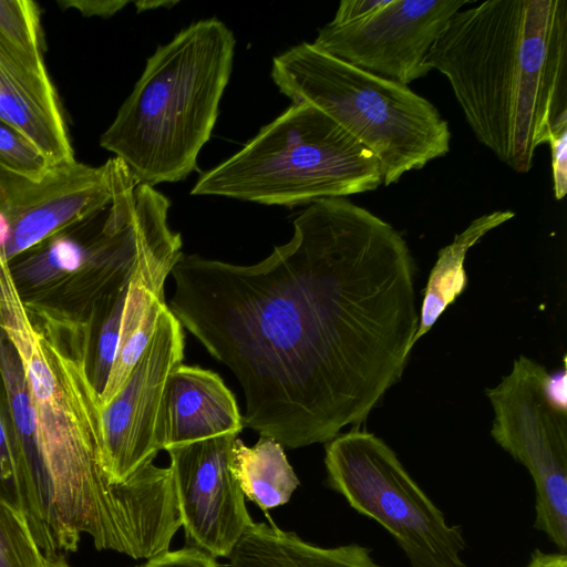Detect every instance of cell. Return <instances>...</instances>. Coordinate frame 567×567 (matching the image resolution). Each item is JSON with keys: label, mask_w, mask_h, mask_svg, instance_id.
Wrapping results in <instances>:
<instances>
[{"label": "cell", "mask_w": 567, "mask_h": 567, "mask_svg": "<svg viewBox=\"0 0 567 567\" xmlns=\"http://www.w3.org/2000/svg\"><path fill=\"white\" fill-rule=\"evenodd\" d=\"M173 315L237 378L244 427L298 449L359 425L401 379L417 330L402 235L346 197L311 203L249 266L182 256Z\"/></svg>", "instance_id": "1"}, {"label": "cell", "mask_w": 567, "mask_h": 567, "mask_svg": "<svg viewBox=\"0 0 567 567\" xmlns=\"http://www.w3.org/2000/svg\"><path fill=\"white\" fill-rule=\"evenodd\" d=\"M0 326L19 353L33 409L37 542L48 560L64 565L83 534L97 550L133 559L169 550L182 526L169 467L152 463L124 483L111 481L85 323L28 310L1 256Z\"/></svg>", "instance_id": "2"}, {"label": "cell", "mask_w": 567, "mask_h": 567, "mask_svg": "<svg viewBox=\"0 0 567 567\" xmlns=\"http://www.w3.org/2000/svg\"><path fill=\"white\" fill-rule=\"evenodd\" d=\"M425 64L443 74L475 137L517 173L567 117V0L461 9Z\"/></svg>", "instance_id": "3"}, {"label": "cell", "mask_w": 567, "mask_h": 567, "mask_svg": "<svg viewBox=\"0 0 567 567\" xmlns=\"http://www.w3.org/2000/svg\"><path fill=\"white\" fill-rule=\"evenodd\" d=\"M236 39L220 20L192 23L147 59L100 145L138 184L185 179L210 138L228 84Z\"/></svg>", "instance_id": "4"}, {"label": "cell", "mask_w": 567, "mask_h": 567, "mask_svg": "<svg viewBox=\"0 0 567 567\" xmlns=\"http://www.w3.org/2000/svg\"><path fill=\"white\" fill-rule=\"evenodd\" d=\"M169 207L164 194L126 168L105 207L8 262L24 307L85 322L96 301L131 277L146 248L175 234Z\"/></svg>", "instance_id": "5"}, {"label": "cell", "mask_w": 567, "mask_h": 567, "mask_svg": "<svg viewBox=\"0 0 567 567\" xmlns=\"http://www.w3.org/2000/svg\"><path fill=\"white\" fill-rule=\"evenodd\" d=\"M271 78L292 103L319 109L370 151L384 186L450 152L449 123L429 100L312 43L275 56Z\"/></svg>", "instance_id": "6"}, {"label": "cell", "mask_w": 567, "mask_h": 567, "mask_svg": "<svg viewBox=\"0 0 567 567\" xmlns=\"http://www.w3.org/2000/svg\"><path fill=\"white\" fill-rule=\"evenodd\" d=\"M374 155L319 109L292 103L237 153L204 173L192 195L293 207L377 189Z\"/></svg>", "instance_id": "7"}, {"label": "cell", "mask_w": 567, "mask_h": 567, "mask_svg": "<svg viewBox=\"0 0 567 567\" xmlns=\"http://www.w3.org/2000/svg\"><path fill=\"white\" fill-rule=\"evenodd\" d=\"M324 465L328 486L380 524L411 567H468L462 527L447 523L382 439L359 427L338 434L326 445Z\"/></svg>", "instance_id": "8"}, {"label": "cell", "mask_w": 567, "mask_h": 567, "mask_svg": "<svg viewBox=\"0 0 567 567\" xmlns=\"http://www.w3.org/2000/svg\"><path fill=\"white\" fill-rule=\"evenodd\" d=\"M547 377L544 365L519 355L486 396L494 411L492 437L534 481V528L566 553L567 409L549 398Z\"/></svg>", "instance_id": "9"}, {"label": "cell", "mask_w": 567, "mask_h": 567, "mask_svg": "<svg viewBox=\"0 0 567 567\" xmlns=\"http://www.w3.org/2000/svg\"><path fill=\"white\" fill-rule=\"evenodd\" d=\"M467 0H389L371 16L327 23L312 44L353 66L408 85L426 75L434 41Z\"/></svg>", "instance_id": "10"}, {"label": "cell", "mask_w": 567, "mask_h": 567, "mask_svg": "<svg viewBox=\"0 0 567 567\" xmlns=\"http://www.w3.org/2000/svg\"><path fill=\"white\" fill-rule=\"evenodd\" d=\"M184 328L165 306L150 343L120 392L101 409L106 472L121 484L153 463L161 451L157 422L166 382L183 363Z\"/></svg>", "instance_id": "11"}, {"label": "cell", "mask_w": 567, "mask_h": 567, "mask_svg": "<svg viewBox=\"0 0 567 567\" xmlns=\"http://www.w3.org/2000/svg\"><path fill=\"white\" fill-rule=\"evenodd\" d=\"M126 168L117 157L97 167L73 161L52 166L42 177L32 178L1 166L2 203L11 220L3 259L9 262L105 207Z\"/></svg>", "instance_id": "12"}, {"label": "cell", "mask_w": 567, "mask_h": 567, "mask_svg": "<svg viewBox=\"0 0 567 567\" xmlns=\"http://www.w3.org/2000/svg\"><path fill=\"white\" fill-rule=\"evenodd\" d=\"M237 434L168 449L181 527L186 545L213 558H228L254 524L230 470Z\"/></svg>", "instance_id": "13"}, {"label": "cell", "mask_w": 567, "mask_h": 567, "mask_svg": "<svg viewBox=\"0 0 567 567\" xmlns=\"http://www.w3.org/2000/svg\"><path fill=\"white\" fill-rule=\"evenodd\" d=\"M236 399L213 371L181 364L169 375L157 422L161 450L224 434H239Z\"/></svg>", "instance_id": "14"}, {"label": "cell", "mask_w": 567, "mask_h": 567, "mask_svg": "<svg viewBox=\"0 0 567 567\" xmlns=\"http://www.w3.org/2000/svg\"><path fill=\"white\" fill-rule=\"evenodd\" d=\"M359 544L321 547L272 522L254 523L229 555V567H382Z\"/></svg>", "instance_id": "15"}, {"label": "cell", "mask_w": 567, "mask_h": 567, "mask_svg": "<svg viewBox=\"0 0 567 567\" xmlns=\"http://www.w3.org/2000/svg\"><path fill=\"white\" fill-rule=\"evenodd\" d=\"M0 123L28 140L51 166L75 161L59 101H48L0 70Z\"/></svg>", "instance_id": "16"}, {"label": "cell", "mask_w": 567, "mask_h": 567, "mask_svg": "<svg viewBox=\"0 0 567 567\" xmlns=\"http://www.w3.org/2000/svg\"><path fill=\"white\" fill-rule=\"evenodd\" d=\"M515 216L512 210H494L475 218L453 241L443 247L431 270L413 346L434 326L440 316L465 290L467 276L464 269L466 252L488 231Z\"/></svg>", "instance_id": "17"}, {"label": "cell", "mask_w": 567, "mask_h": 567, "mask_svg": "<svg viewBox=\"0 0 567 567\" xmlns=\"http://www.w3.org/2000/svg\"><path fill=\"white\" fill-rule=\"evenodd\" d=\"M230 470L245 498L256 504L269 520L268 511L287 504L300 485L284 446L271 437L260 436L252 446L237 437Z\"/></svg>", "instance_id": "18"}, {"label": "cell", "mask_w": 567, "mask_h": 567, "mask_svg": "<svg viewBox=\"0 0 567 567\" xmlns=\"http://www.w3.org/2000/svg\"><path fill=\"white\" fill-rule=\"evenodd\" d=\"M0 69L49 78L42 50L40 10L31 0H0Z\"/></svg>", "instance_id": "19"}, {"label": "cell", "mask_w": 567, "mask_h": 567, "mask_svg": "<svg viewBox=\"0 0 567 567\" xmlns=\"http://www.w3.org/2000/svg\"><path fill=\"white\" fill-rule=\"evenodd\" d=\"M130 278L100 298L84 322L87 372L100 402L116 355Z\"/></svg>", "instance_id": "20"}, {"label": "cell", "mask_w": 567, "mask_h": 567, "mask_svg": "<svg viewBox=\"0 0 567 567\" xmlns=\"http://www.w3.org/2000/svg\"><path fill=\"white\" fill-rule=\"evenodd\" d=\"M0 495L25 516L32 532V509L6 383L0 370Z\"/></svg>", "instance_id": "21"}, {"label": "cell", "mask_w": 567, "mask_h": 567, "mask_svg": "<svg viewBox=\"0 0 567 567\" xmlns=\"http://www.w3.org/2000/svg\"><path fill=\"white\" fill-rule=\"evenodd\" d=\"M0 567H58L43 554L24 514L1 495Z\"/></svg>", "instance_id": "22"}, {"label": "cell", "mask_w": 567, "mask_h": 567, "mask_svg": "<svg viewBox=\"0 0 567 567\" xmlns=\"http://www.w3.org/2000/svg\"><path fill=\"white\" fill-rule=\"evenodd\" d=\"M0 166L21 175L40 178L52 166L22 135L0 123Z\"/></svg>", "instance_id": "23"}, {"label": "cell", "mask_w": 567, "mask_h": 567, "mask_svg": "<svg viewBox=\"0 0 567 567\" xmlns=\"http://www.w3.org/2000/svg\"><path fill=\"white\" fill-rule=\"evenodd\" d=\"M547 144L551 154L554 194L559 200L567 193V117L555 124Z\"/></svg>", "instance_id": "24"}, {"label": "cell", "mask_w": 567, "mask_h": 567, "mask_svg": "<svg viewBox=\"0 0 567 567\" xmlns=\"http://www.w3.org/2000/svg\"><path fill=\"white\" fill-rule=\"evenodd\" d=\"M135 567H220V565L216 558L186 545L175 550L169 549Z\"/></svg>", "instance_id": "25"}, {"label": "cell", "mask_w": 567, "mask_h": 567, "mask_svg": "<svg viewBox=\"0 0 567 567\" xmlns=\"http://www.w3.org/2000/svg\"><path fill=\"white\" fill-rule=\"evenodd\" d=\"M65 9L78 10L84 17L111 18L133 1L126 0H56Z\"/></svg>", "instance_id": "26"}, {"label": "cell", "mask_w": 567, "mask_h": 567, "mask_svg": "<svg viewBox=\"0 0 567 567\" xmlns=\"http://www.w3.org/2000/svg\"><path fill=\"white\" fill-rule=\"evenodd\" d=\"M388 2L389 0H343L330 22L346 24L362 20L383 8Z\"/></svg>", "instance_id": "27"}, {"label": "cell", "mask_w": 567, "mask_h": 567, "mask_svg": "<svg viewBox=\"0 0 567 567\" xmlns=\"http://www.w3.org/2000/svg\"><path fill=\"white\" fill-rule=\"evenodd\" d=\"M524 567H567V555L561 551L546 553L536 548Z\"/></svg>", "instance_id": "28"}, {"label": "cell", "mask_w": 567, "mask_h": 567, "mask_svg": "<svg viewBox=\"0 0 567 567\" xmlns=\"http://www.w3.org/2000/svg\"><path fill=\"white\" fill-rule=\"evenodd\" d=\"M178 1H133V4L135 6L137 12L146 11V10H153L161 7H165L167 9L173 8Z\"/></svg>", "instance_id": "29"}]
</instances>
